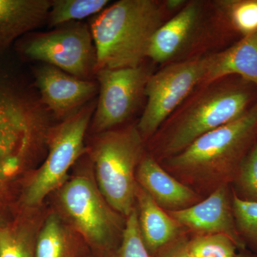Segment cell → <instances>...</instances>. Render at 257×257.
<instances>
[{"label": "cell", "instance_id": "1", "mask_svg": "<svg viewBox=\"0 0 257 257\" xmlns=\"http://www.w3.org/2000/svg\"><path fill=\"white\" fill-rule=\"evenodd\" d=\"M257 142V103L237 119L209 132L161 162L176 179L202 198L231 185Z\"/></svg>", "mask_w": 257, "mask_h": 257}, {"label": "cell", "instance_id": "2", "mask_svg": "<svg viewBox=\"0 0 257 257\" xmlns=\"http://www.w3.org/2000/svg\"><path fill=\"white\" fill-rule=\"evenodd\" d=\"M50 116L40 97L0 77V211L18 176L47 147Z\"/></svg>", "mask_w": 257, "mask_h": 257}, {"label": "cell", "instance_id": "3", "mask_svg": "<svg viewBox=\"0 0 257 257\" xmlns=\"http://www.w3.org/2000/svg\"><path fill=\"white\" fill-rule=\"evenodd\" d=\"M165 7L155 0H120L90 22L96 72L135 68L148 58L154 35L164 23Z\"/></svg>", "mask_w": 257, "mask_h": 257}, {"label": "cell", "instance_id": "4", "mask_svg": "<svg viewBox=\"0 0 257 257\" xmlns=\"http://www.w3.org/2000/svg\"><path fill=\"white\" fill-rule=\"evenodd\" d=\"M204 87L161 132L155 150L158 162L180 153L202 135L247 110L251 95L245 89L219 81Z\"/></svg>", "mask_w": 257, "mask_h": 257}, {"label": "cell", "instance_id": "5", "mask_svg": "<svg viewBox=\"0 0 257 257\" xmlns=\"http://www.w3.org/2000/svg\"><path fill=\"white\" fill-rule=\"evenodd\" d=\"M145 141L138 126L97 134L90 152L96 184L115 211L127 217L136 203L138 166L145 156Z\"/></svg>", "mask_w": 257, "mask_h": 257}, {"label": "cell", "instance_id": "6", "mask_svg": "<svg viewBox=\"0 0 257 257\" xmlns=\"http://www.w3.org/2000/svg\"><path fill=\"white\" fill-rule=\"evenodd\" d=\"M59 197L64 212L92 252L114 257L126 220L106 202L96 182L85 176L74 177L61 187Z\"/></svg>", "mask_w": 257, "mask_h": 257}, {"label": "cell", "instance_id": "7", "mask_svg": "<svg viewBox=\"0 0 257 257\" xmlns=\"http://www.w3.org/2000/svg\"><path fill=\"white\" fill-rule=\"evenodd\" d=\"M95 107L94 102L88 103L51 128L46 160L24 189V205H40L50 192L65 183L69 169L87 151L84 137Z\"/></svg>", "mask_w": 257, "mask_h": 257}, {"label": "cell", "instance_id": "8", "mask_svg": "<svg viewBox=\"0 0 257 257\" xmlns=\"http://www.w3.org/2000/svg\"><path fill=\"white\" fill-rule=\"evenodd\" d=\"M209 56L172 62L152 74L145 89L147 104L137 125L144 140L156 135L161 126L196 87L202 85Z\"/></svg>", "mask_w": 257, "mask_h": 257}, {"label": "cell", "instance_id": "9", "mask_svg": "<svg viewBox=\"0 0 257 257\" xmlns=\"http://www.w3.org/2000/svg\"><path fill=\"white\" fill-rule=\"evenodd\" d=\"M22 55L82 79L96 74V52L90 28L75 22L53 31L33 33L19 45Z\"/></svg>", "mask_w": 257, "mask_h": 257}, {"label": "cell", "instance_id": "10", "mask_svg": "<svg viewBox=\"0 0 257 257\" xmlns=\"http://www.w3.org/2000/svg\"><path fill=\"white\" fill-rule=\"evenodd\" d=\"M152 74L143 65L97 71L99 96L93 114V131L96 134L109 131L130 118L145 95Z\"/></svg>", "mask_w": 257, "mask_h": 257}, {"label": "cell", "instance_id": "11", "mask_svg": "<svg viewBox=\"0 0 257 257\" xmlns=\"http://www.w3.org/2000/svg\"><path fill=\"white\" fill-rule=\"evenodd\" d=\"M34 74L40 101L59 119L78 111L99 90L98 83L77 78L50 64H42Z\"/></svg>", "mask_w": 257, "mask_h": 257}, {"label": "cell", "instance_id": "12", "mask_svg": "<svg viewBox=\"0 0 257 257\" xmlns=\"http://www.w3.org/2000/svg\"><path fill=\"white\" fill-rule=\"evenodd\" d=\"M167 212L194 234H224L234 241L240 251L246 248L235 223L231 185L221 186L192 207Z\"/></svg>", "mask_w": 257, "mask_h": 257}, {"label": "cell", "instance_id": "13", "mask_svg": "<svg viewBox=\"0 0 257 257\" xmlns=\"http://www.w3.org/2000/svg\"><path fill=\"white\" fill-rule=\"evenodd\" d=\"M204 8L200 2L187 3L164 23L152 38L148 58L159 64L175 62L192 43L202 26Z\"/></svg>", "mask_w": 257, "mask_h": 257}, {"label": "cell", "instance_id": "14", "mask_svg": "<svg viewBox=\"0 0 257 257\" xmlns=\"http://www.w3.org/2000/svg\"><path fill=\"white\" fill-rule=\"evenodd\" d=\"M137 182L166 211L187 209L204 198L176 179L152 155L145 154L138 166Z\"/></svg>", "mask_w": 257, "mask_h": 257}, {"label": "cell", "instance_id": "15", "mask_svg": "<svg viewBox=\"0 0 257 257\" xmlns=\"http://www.w3.org/2000/svg\"><path fill=\"white\" fill-rule=\"evenodd\" d=\"M136 207L144 244L152 257L184 234V229L138 184Z\"/></svg>", "mask_w": 257, "mask_h": 257}, {"label": "cell", "instance_id": "16", "mask_svg": "<svg viewBox=\"0 0 257 257\" xmlns=\"http://www.w3.org/2000/svg\"><path fill=\"white\" fill-rule=\"evenodd\" d=\"M233 74L257 87V31L246 35L227 50L209 55L202 86L209 85Z\"/></svg>", "mask_w": 257, "mask_h": 257}, {"label": "cell", "instance_id": "17", "mask_svg": "<svg viewBox=\"0 0 257 257\" xmlns=\"http://www.w3.org/2000/svg\"><path fill=\"white\" fill-rule=\"evenodd\" d=\"M50 0H0V52L47 20Z\"/></svg>", "mask_w": 257, "mask_h": 257}, {"label": "cell", "instance_id": "18", "mask_svg": "<svg viewBox=\"0 0 257 257\" xmlns=\"http://www.w3.org/2000/svg\"><path fill=\"white\" fill-rule=\"evenodd\" d=\"M81 245L69 234L60 216L51 214L37 234L35 257H82Z\"/></svg>", "mask_w": 257, "mask_h": 257}, {"label": "cell", "instance_id": "19", "mask_svg": "<svg viewBox=\"0 0 257 257\" xmlns=\"http://www.w3.org/2000/svg\"><path fill=\"white\" fill-rule=\"evenodd\" d=\"M109 3L107 0H52L47 22L51 28L79 22L99 14Z\"/></svg>", "mask_w": 257, "mask_h": 257}, {"label": "cell", "instance_id": "20", "mask_svg": "<svg viewBox=\"0 0 257 257\" xmlns=\"http://www.w3.org/2000/svg\"><path fill=\"white\" fill-rule=\"evenodd\" d=\"M36 237L26 224L0 221V257H35Z\"/></svg>", "mask_w": 257, "mask_h": 257}, {"label": "cell", "instance_id": "21", "mask_svg": "<svg viewBox=\"0 0 257 257\" xmlns=\"http://www.w3.org/2000/svg\"><path fill=\"white\" fill-rule=\"evenodd\" d=\"M188 249L191 257H234L240 251L231 238L221 234H194Z\"/></svg>", "mask_w": 257, "mask_h": 257}, {"label": "cell", "instance_id": "22", "mask_svg": "<svg viewBox=\"0 0 257 257\" xmlns=\"http://www.w3.org/2000/svg\"><path fill=\"white\" fill-rule=\"evenodd\" d=\"M232 204L239 236L246 248L257 254V202L242 200L232 190Z\"/></svg>", "mask_w": 257, "mask_h": 257}, {"label": "cell", "instance_id": "23", "mask_svg": "<svg viewBox=\"0 0 257 257\" xmlns=\"http://www.w3.org/2000/svg\"><path fill=\"white\" fill-rule=\"evenodd\" d=\"M231 186L239 199L257 202V142L243 160Z\"/></svg>", "mask_w": 257, "mask_h": 257}, {"label": "cell", "instance_id": "24", "mask_svg": "<svg viewBox=\"0 0 257 257\" xmlns=\"http://www.w3.org/2000/svg\"><path fill=\"white\" fill-rule=\"evenodd\" d=\"M126 218L121 242L114 257H152L140 234L136 207Z\"/></svg>", "mask_w": 257, "mask_h": 257}, {"label": "cell", "instance_id": "25", "mask_svg": "<svg viewBox=\"0 0 257 257\" xmlns=\"http://www.w3.org/2000/svg\"><path fill=\"white\" fill-rule=\"evenodd\" d=\"M225 4L229 6L233 25L244 36L257 31V0L227 2Z\"/></svg>", "mask_w": 257, "mask_h": 257}, {"label": "cell", "instance_id": "26", "mask_svg": "<svg viewBox=\"0 0 257 257\" xmlns=\"http://www.w3.org/2000/svg\"><path fill=\"white\" fill-rule=\"evenodd\" d=\"M189 239L187 234L184 233L161 250L155 257H191L188 249Z\"/></svg>", "mask_w": 257, "mask_h": 257}, {"label": "cell", "instance_id": "27", "mask_svg": "<svg viewBox=\"0 0 257 257\" xmlns=\"http://www.w3.org/2000/svg\"><path fill=\"white\" fill-rule=\"evenodd\" d=\"M187 2L184 0H167L165 2V7L166 10H170V11H175V10L182 9Z\"/></svg>", "mask_w": 257, "mask_h": 257}, {"label": "cell", "instance_id": "28", "mask_svg": "<svg viewBox=\"0 0 257 257\" xmlns=\"http://www.w3.org/2000/svg\"><path fill=\"white\" fill-rule=\"evenodd\" d=\"M234 257H257L256 253L251 252V251H247L246 249L241 250L235 255Z\"/></svg>", "mask_w": 257, "mask_h": 257}, {"label": "cell", "instance_id": "29", "mask_svg": "<svg viewBox=\"0 0 257 257\" xmlns=\"http://www.w3.org/2000/svg\"><path fill=\"white\" fill-rule=\"evenodd\" d=\"M82 257H101L99 256H98V255H96L95 253H93V255H91V256H87L86 253H84V255Z\"/></svg>", "mask_w": 257, "mask_h": 257}]
</instances>
